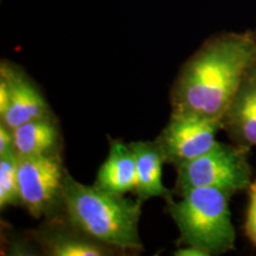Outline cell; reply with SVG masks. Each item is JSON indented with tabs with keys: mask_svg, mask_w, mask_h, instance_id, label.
Returning <instances> with one entry per match:
<instances>
[{
	"mask_svg": "<svg viewBox=\"0 0 256 256\" xmlns=\"http://www.w3.org/2000/svg\"><path fill=\"white\" fill-rule=\"evenodd\" d=\"M177 170L179 192L190 188H215L230 196L249 188L252 168L248 162V147L217 142L210 151L184 162Z\"/></svg>",
	"mask_w": 256,
	"mask_h": 256,
	"instance_id": "cell-4",
	"label": "cell"
},
{
	"mask_svg": "<svg viewBox=\"0 0 256 256\" xmlns=\"http://www.w3.org/2000/svg\"><path fill=\"white\" fill-rule=\"evenodd\" d=\"M142 202L82 184L66 172L62 206L69 224L94 241L124 252L142 250L139 220Z\"/></svg>",
	"mask_w": 256,
	"mask_h": 256,
	"instance_id": "cell-2",
	"label": "cell"
},
{
	"mask_svg": "<svg viewBox=\"0 0 256 256\" xmlns=\"http://www.w3.org/2000/svg\"><path fill=\"white\" fill-rule=\"evenodd\" d=\"M14 152V136L12 130L0 124V156Z\"/></svg>",
	"mask_w": 256,
	"mask_h": 256,
	"instance_id": "cell-15",
	"label": "cell"
},
{
	"mask_svg": "<svg viewBox=\"0 0 256 256\" xmlns=\"http://www.w3.org/2000/svg\"><path fill=\"white\" fill-rule=\"evenodd\" d=\"M40 241L52 256H104L112 248L94 241L70 224V228L49 226L42 230Z\"/></svg>",
	"mask_w": 256,
	"mask_h": 256,
	"instance_id": "cell-12",
	"label": "cell"
},
{
	"mask_svg": "<svg viewBox=\"0 0 256 256\" xmlns=\"http://www.w3.org/2000/svg\"><path fill=\"white\" fill-rule=\"evenodd\" d=\"M14 150L18 156L55 154L60 145V132L52 116L28 121L12 130Z\"/></svg>",
	"mask_w": 256,
	"mask_h": 256,
	"instance_id": "cell-11",
	"label": "cell"
},
{
	"mask_svg": "<svg viewBox=\"0 0 256 256\" xmlns=\"http://www.w3.org/2000/svg\"><path fill=\"white\" fill-rule=\"evenodd\" d=\"M52 116L49 104L34 83L14 66L0 69V124L14 130L28 121Z\"/></svg>",
	"mask_w": 256,
	"mask_h": 256,
	"instance_id": "cell-7",
	"label": "cell"
},
{
	"mask_svg": "<svg viewBox=\"0 0 256 256\" xmlns=\"http://www.w3.org/2000/svg\"><path fill=\"white\" fill-rule=\"evenodd\" d=\"M222 128L234 142L256 146V60L249 66L222 118Z\"/></svg>",
	"mask_w": 256,
	"mask_h": 256,
	"instance_id": "cell-8",
	"label": "cell"
},
{
	"mask_svg": "<svg viewBox=\"0 0 256 256\" xmlns=\"http://www.w3.org/2000/svg\"><path fill=\"white\" fill-rule=\"evenodd\" d=\"M174 255L177 256H209V254L203 249H200L194 246H185L184 248L178 249L174 252Z\"/></svg>",
	"mask_w": 256,
	"mask_h": 256,
	"instance_id": "cell-16",
	"label": "cell"
},
{
	"mask_svg": "<svg viewBox=\"0 0 256 256\" xmlns=\"http://www.w3.org/2000/svg\"><path fill=\"white\" fill-rule=\"evenodd\" d=\"M248 190L249 203L244 228L249 240L256 246V182H252Z\"/></svg>",
	"mask_w": 256,
	"mask_h": 256,
	"instance_id": "cell-14",
	"label": "cell"
},
{
	"mask_svg": "<svg viewBox=\"0 0 256 256\" xmlns=\"http://www.w3.org/2000/svg\"><path fill=\"white\" fill-rule=\"evenodd\" d=\"M222 119L196 114L172 113L168 124L156 138L165 162L178 168L210 151L217 144Z\"/></svg>",
	"mask_w": 256,
	"mask_h": 256,
	"instance_id": "cell-6",
	"label": "cell"
},
{
	"mask_svg": "<svg viewBox=\"0 0 256 256\" xmlns=\"http://www.w3.org/2000/svg\"><path fill=\"white\" fill-rule=\"evenodd\" d=\"M132 147L136 165L138 198L142 202L156 197L172 200L171 192L162 184V164L165 158L156 142H134Z\"/></svg>",
	"mask_w": 256,
	"mask_h": 256,
	"instance_id": "cell-9",
	"label": "cell"
},
{
	"mask_svg": "<svg viewBox=\"0 0 256 256\" xmlns=\"http://www.w3.org/2000/svg\"><path fill=\"white\" fill-rule=\"evenodd\" d=\"M20 204L18 184V156L14 152L0 156V208Z\"/></svg>",
	"mask_w": 256,
	"mask_h": 256,
	"instance_id": "cell-13",
	"label": "cell"
},
{
	"mask_svg": "<svg viewBox=\"0 0 256 256\" xmlns=\"http://www.w3.org/2000/svg\"><path fill=\"white\" fill-rule=\"evenodd\" d=\"M58 153L18 156V184L20 204L31 216L42 217L62 204L66 176Z\"/></svg>",
	"mask_w": 256,
	"mask_h": 256,
	"instance_id": "cell-5",
	"label": "cell"
},
{
	"mask_svg": "<svg viewBox=\"0 0 256 256\" xmlns=\"http://www.w3.org/2000/svg\"><path fill=\"white\" fill-rule=\"evenodd\" d=\"M179 196V200H168V210L185 246L203 249L209 255L223 254L235 248L229 194L202 186L180 191Z\"/></svg>",
	"mask_w": 256,
	"mask_h": 256,
	"instance_id": "cell-3",
	"label": "cell"
},
{
	"mask_svg": "<svg viewBox=\"0 0 256 256\" xmlns=\"http://www.w3.org/2000/svg\"><path fill=\"white\" fill-rule=\"evenodd\" d=\"M95 185L119 194L136 191V165L130 144L126 145L120 140L112 142L107 159L98 172Z\"/></svg>",
	"mask_w": 256,
	"mask_h": 256,
	"instance_id": "cell-10",
	"label": "cell"
},
{
	"mask_svg": "<svg viewBox=\"0 0 256 256\" xmlns=\"http://www.w3.org/2000/svg\"><path fill=\"white\" fill-rule=\"evenodd\" d=\"M255 60L256 32L211 37L179 72L171 92L172 113L222 119Z\"/></svg>",
	"mask_w": 256,
	"mask_h": 256,
	"instance_id": "cell-1",
	"label": "cell"
}]
</instances>
